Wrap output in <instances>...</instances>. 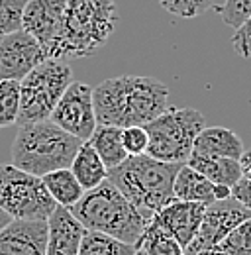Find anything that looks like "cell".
I'll list each match as a JSON object with an SVG mask.
<instances>
[{
  "label": "cell",
  "mask_w": 251,
  "mask_h": 255,
  "mask_svg": "<svg viewBox=\"0 0 251 255\" xmlns=\"http://www.w3.org/2000/svg\"><path fill=\"white\" fill-rule=\"evenodd\" d=\"M98 124L145 126L169 108V87L145 75H120L93 89Z\"/></svg>",
  "instance_id": "6da1fadb"
},
{
  "label": "cell",
  "mask_w": 251,
  "mask_h": 255,
  "mask_svg": "<svg viewBox=\"0 0 251 255\" xmlns=\"http://www.w3.org/2000/svg\"><path fill=\"white\" fill-rule=\"evenodd\" d=\"M89 143L94 147V151L98 153V157L102 159L108 171L129 157L122 143V128L118 126L96 124L93 135L89 137Z\"/></svg>",
  "instance_id": "d6986e66"
},
{
  "label": "cell",
  "mask_w": 251,
  "mask_h": 255,
  "mask_svg": "<svg viewBox=\"0 0 251 255\" xmlns=\"http://www.w3.org/2000/svg\"><path fill=\"white\" fill-rule=\"evenodd\" d=\"M47 220L12 218L0 230V255H45Z\"/></svg>",
  "instance_id": "4fadbf2b"
},
{
  "label": "cell",
  "mask_w": 251,
  "mask_h": 255,
  "mask_svg": "<svg viewBox=\"0 0 251 255\" xmlns=\"http://www.w3.org/2000/svg\"><path fill=\"white\" fill-rule=\"evenodd\" d=\"M133 255H147V254H145L143 250H139V248H137V250H135V254H133Z\"/></svg>",
  "instance_id": "e575fe53"
},
{
  "label": "cell",
  "mask_w": 251,
  "mask_h": 255,
  "mask_svg": "<svg viewBox=\"0 0 251 255\" xmlns=\"http://www.w3.org/2000/svg\"><path fill=\"white\" fill-rule=\"evenodd\" d=\"M173 191L179 200H190V202H202V204H212L216 202L214 198V183L210 179H206L202 173L194 171L192 167H188L187 163H183L175 175V183H173Z\"/></svg>",
  "instance_id": "ac0fdd59"
},
{
  "label": "cell",
  "mask_w": 251,
  "mask_h": 255,
  "mask_svg": "<svg viewBox=\"0 0 251 255\" xmlns=\"http://www.w3.org/2000/svg\"><path fill=\"white\" fill-rule=\"evenodd\" d=\"M10 220H12V216H10V214H6V212L0 208V230H2L6 224L10 222Z\"/></svg>",
  "instance_id": "836d02e7"
},
{
  "label": "cell",
  "mask_w": 251,
  "mask_h": 255,
  "mask_svg": "<svg viewBox=\"0 0 251 255\" xmlns=\"http://www.w3.org/2000/svg\"><path fill=\"white\" fill-rule=\"evenodd\" d=\"M49 120L81 141H89L98 124L94 112L93 87L73 81L53 108Z\"/></svg>",
  "instance_id": "9c48e42d"
},
{
  "label": "cell",
  "mask_w": 251,
  "mask_h": 255,
  "mask_svg": "<svg viewBox=\"0 0 251 255\" xmlns=\"http://www.w3.org/2000/svg\"><path fill=\"white\" fill-rule=\"evenodd\" d=\"M187 165L192 167L194 171L202 173L206 179H210L214 185H228L234 187L242 177V165L238 159H226V157H214L200 153L196 149L190 151L187 159Z\"/></svg>",
  "instance_id": "e0dca14e"
},
{
  "label": "cell",
  "mask_w": 251,
  "mask_h": 255,
  "mask_svg": "<svg viewBox=\"0 0 251 255\" xmlns=\"http://www.w3.org/2000/svg\"><path fill=\"white\" fill-rule=\"evenodd\" d=\"M179 167V163H165L147 153L129 155L108 171V181L151 220L163 206L177 198L173 183Z\"/></svg>",
  "instance_id": "277c9868"
},
{
  "label": "cell",
  "mask_w": 251,
  "mask_h": 255,
  "mask_svg": "<svg viewBox=\"0 0 251 255\" xmlns=\"http://www.w3.org/2000/svg\"><path fill=\"white\" fill-rule=\"evenodd\" d=\"M232 198L238 200L242 206H246L248 210H251V181L242 177L234 187H232Z\"/></svg>",
  "instance_id": "4dcf8cb0"
},
{
  "label": "cell",
  "mask_w": 251,
  "mask_h": 255,
  "mask_svg": "<svg viewBox=\"0 0 251 255\" xmlns=\"http://www.w3.org/2000/svg\"><path fill=\"white\" fill-rule=\"evenodd\" d=\"M232 196V187L228 185H214V198L216 200H226Z\"/></svg>",
  "instance_id": "d6a6232c"
},
{
  "label": "cell",
  "mask_w": 251,
  "mask_h": 255,
  "mask_svg": "<svg viewBox=\"0 0 251 255\" xmlns=\"http://www.w3.org/2000/svg\"><path fill=\"white\" fill-rule=\"evenodd\" d=\"M81 139L67 133L55 122L39 120L22 124L12 145V165L31 175L43 177L71 165L81 147Z\"/></svg>",
  "instance_id": "5b68a950"
},
{
  "label": "cell",
  "mask_w": 251,
  "mask_h": 255,
  "mask_svg": "<svg viewBox=\"0 0 251 255\" xmlns=\"http://www.w3.org/2000/svg\"><path fill=\"white\" fill-rule=\"evenodd\" d=\"M224 24L230 28H238L246 18L251 16V0H226L224 6L216 8Z\"/></svg>",
  "instance_id": "83f0119b"
},
{
  "label": "cell",
  "mask_w": 251,
  "mask_h": 255,
  "mask_svg": "<svg viewBox=\"0 0 251 255\" xmlns=\"http://www.w3.org/2000/svg\"><path fill=\"white\" fill-rule=\"evenodd\" d=\"M200 153L206 155H214V157H226V159H242L244 155V143L238 137V133H234L228 128H204L196 139H194V147Z\"/></svg>",
  "instance_id": "2e32d148"
},
{
  "label": "cell",
  "mask_w": 251,
  "mask_h": 255,
  "mask_svg": "<svg viewBox=\"0 0 251 255\" xmlns=\"http://www.w3.org/2000/svg\"><path fill=\"white\" fill-rule=\"evenodd\" d=\"M65 2L67 0H28L22 14V30L43 45L47 57L61 35Z\"/></svg>",
  "instance_id": "7c38bea8"
},
{
  "label": "cell",
  "mask_w": 251,
  "mask_h": 255,
  "mask_svg": "<svg viewBox=\"0 0 251 255\" xmlns=\"http://www.w3.org/2000/svg\"><path fill=\"white\" fill-rule=\"evenodd\" d=\"M73 83V71L61 59L47 57L20 81L18 124L47 120L59 98Z\"/></svg>",
  "instance_id": "52a82bcc"
},
{
  "label": "cell",
  "mask_w": 251,
  "mask_h": 255,
  "mask_svg": "<svg viewBox=\"0 0 251 255\" xmlns=\"http://www.w3.org/2000/svg\"><path fill=\"white\" fill-rule=\"evenodd\" d=\"M41 179H43L45 189L51 194V198L57 202V206L71 208V206H75V204L81 200V196L85 194V189L81 187V183L77 181V177L73 175V171H71L69 167H65V169H55V171L43 175Z\"/></svg>",
  "instance_id": "44dd1931"
},
{
  "label": "cell",
  "mask_w": 251,
  "mask_h": 255,
  "mask_svg": "<svg viewBox=\"0 0 251 255\" xmlns=\"http://www.w3.org/2000/svg\"><path fill=\"white\" fill-rule=\"evenodd\" d=\"M20 116V81L0 79V128L18 124Z\"/></svg>",
  "instance_id": "cb8c5ba5"
},
{
  "label": "cell",
  "mask_w": 251,
  "mask_h": 255,
  "mask_svg": "<svg viewBox=\"0 0 251 255\" xmlns=\"http://www.w3.org/2000/svg\"><path fill=\"white\" fill-rule=\"evenodd\" d=\"M204 212H206V204H202V202L175 198L157 212L151 218V222L167 230L183 248H187L200 228Z\"/></svg>",
  "instance_id": "5bb4252c"
},
{
  "label": "cell",
  "mask_w": 251,
  "mask_h": 255,
  "mask_svg": "<svg viewBox=\"0 0 251 255\" xmlns=\"http://www.w3.org/2000/svg\"><path fill=\"white\" fill-rule=\"evenodd\" d=\"M206 128V118L196 108H167L145 124L149 145L147 155L165 163H187L196 135Z\"/></svg>",
  "instance_id": "8992f818"
},
{
  "label": "cell",
  "mask_w": 251,
  "mask_h": 255,
  "mask_svg": "<svg viewBox=\"0 0 251 255\" xmlns=\"http://www.w3.org/2000/svg\"><path fill=\"white\" fill-rule=\"evenodd\" d=\"M220 246L228 255H251V218L236 226Z\"/></svg>",
  "instance_id": "484cf974"
},
{
  "label": "cell",
  "mask_w": 251,
  "mask_h": 255,
  "mask_svg": "<svg viewBox=\"0 0 251 255\" xmlns=\"http://www.w3.org/2000/svg\"><path fill=\"white\" fill-rule=\"evenodd\" d=\"M159 4L177 18H196L218 8L216 0H159Z\"/></svg>",
  "instance_id": "d4e9b609"
},
{
  "label": "cell",
  "mask_w": 251,
  "mask_h": 255,
  "mask_svg": "<svg viewBox=\"0 0 251 255\" xmlns=\"http://www.w3.org/2000/svg\"><path fill=\"white\" fill-rule=\"evenodd\" d=\"M240 165H242L244 177L251 181V151H244V155H242V159H240Z\"/></svg>",
  "instance_id": "1f68e13d"
},
{
  "label": "cell",
  "mask_w": 251,
  "mask_h": 255,
  "mask_svg": "<svg viewBox=\"0 0 251 255\" xmlns=\"http://www.w3.org/2000/svg\"><path fill=\"white\" fill-rule=\"evenodd\" d=\"M0 208L12 218L47 220L57 202L45 189L41 177L16 165H0Z\"/></svg>",
  "instance_id": "ba28073f"
},
{
  "label": "cell",
  "mask_w": 251,
  "mask_h": 255,
  "mask_svg": "<svg viewBox=\"0 0 251 255\" xmlns=\"http://www.w3.org/2000/svg\"><path fill=\"white\" fill-rule=\"evenodd\" d=\"M137 248L147 255H185V248L155 222H149V226L145 228Z\"/></svg>",
  "instance_id": "603a6c76"
},
{
  "label": "cell",
  "mask_w": 251,
  "mask_h": 255,
  "mask_svg": "<svg viewBox=\"0 0 251 255\" xmlns=\"http://www.w3.org/2000/svg\"><path fill=\"white\" fill-rule=\"evenodd\" d=\"M49 236L45 255H79L85 226L79 222L73 212L65 206H57L47 218Z\"/></svg>",
  "instance_id": "9a60e30c"
},
{
  "label": "cell",
  "mask_w": 251,
  "mask_h": 255,
  "mask_svg": "<svg viewBox=\"0 0 251 255\" xmlns=\"http://www.w3.org/2000/svg\"><path fill=\"white\" fill-rule=\"evenodd\" d=\"M135 250L137 248L131 244H126L108 234L85 228L79 255H133Z\"/></svg>",
  "instance_id": "7402d4cb"
},
{
  "label": "cell",
  "mask_w": 251,
  "mask_h": 255,
  "mask_svg": "<svg viewBox=\"0 0 251 255\" xmlns=\"http://www.w3.org/2000/svg\"><path fill=\"white\" fill-rule=\"evenodd\" d=\"M45 59L43 45L22 28L0 35V79L22 81Z\"/></svg>",
  "instance_id": "8fae6325"
},
{
  "label": "cell",
  "mask_w": 251,
  "mask_h": 255,
  "mask_svg": "<svg viewBox=\"0 0 251 255\" xmlns=\"http://www.w3.org/2000/svg\"><path fill=\"white\" fill-rule=\"evenodd\" d=\"M122 143L127 155H143L147 153L149 135L145 126H127L122 128Z\"/></svg>",
  "instance_id": "f1b7e54d"
},
{
  "label": "cell",
  "mask_w": 251,
  "mask_h": 255,
  "mask_svg": "<svg viewBox=\"0 0 251 255\" xmlns=\"http://www.w3.org/2000/svg\"><path fill=\"white\" fill-rule=\"evenodd\" d=\"M248 218H251V210L242 206L232 196L226 200H216V202L208 204L196 236L185 248V255H198L208 248L220 246L224 242V238L236 226H240Z\"/></svg>",
  "instance_id": "30bf717a"
},
{
  "label": "cell",
  "mask_w": 251,
  "mask_h": 255,
  "mask_svg": "<svg viewBox=\"0 0 251 255\" xmlns=\"http://www.w3.org/2000/svg\"><path fill=\"white\" fill-rule=\"evenodd\" d=\"M69 210L87 230L108 234L135 248L151 222L108 179L91 191H85L81 200Z\"/></svg>",
  "instance_id": "7a4b0ae2"
},
{
  "label": "cell",
  "mask_w": 251,
  "mask_h": 255,
  "mask_svg": "<svg viewBox=\"0 0 251 255\" xmlns=\"http://www.w3.org/2000/svg\"><path fill=\"white\" fill-rule=\"evenodd\" d=\"M28 0H0V35L22 28V14Z\"/></svg>",
  "instance_id": "4316f807"
},
{
  "label": "cell",
  "mask_w": 251,
  "mask_h": 255,
  "mask_svg": "<svg viewBox=\"0 0 251 255\" xmlns=\"http://www.w3.org/2000/svg\"><path fill=\"white\" fill-rule=\"evenodd\" d=\"M116 24L118 12L114 0H67L61 35L49 57H89L110 39Z\"/></svg>",
  "instance_id": "3957f363"
},
{
  "label": "cell",
  "mask_w": 251,
  "mask_h": 255,
  "mask_svg": "<svg viewBox=\"0 0 251 255\" xmlns=\"http://www.w3.org/2000/svg\"><path fill=\"white\" fill-rule=\"evenodd\" d=\"M69 169L73 171V175L77 177V181L81 183V187L85 191H91L94 187H98L100 183H104L108 179V169L98 157V153L94 151V147L89 141H83L79 151L75 153V157L71 161Z\"/></svg>",
  "instance_id": "ffe728a7"
},
{
  "label": "cell",
  "mask_w": 251,
  "mask_h": 255,
  "mask_svg": "<svg viewBox=\"0 0 251 255\" xmlns=\"http://www.w3.org/2000/svg\"><path fill=\"white\" fill-rule=\"evenodd\" d=\"M232 47L234 51L242 57V59H248L251 57V16L246 18L232 35Z\"/></svg>",
  "instance_id": "f546056e"
}]
</instances>
